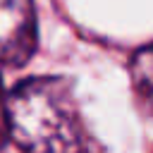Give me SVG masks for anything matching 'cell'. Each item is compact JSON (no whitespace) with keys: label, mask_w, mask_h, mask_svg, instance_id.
Segmentation results:
<instances>
[{"label":"cell","mask_w":153,"mask_h":153,"mask_svg":"<svg viewBox=\"0 0 153 153\" xmlns=\"http://www.w3.org/2000/svg\"><path fill=\"white\" fill-rule=\"evenodd\" d=\"M131 81L141 105L153 115V43L141 48L131 60Z\"/></svg>","instance_id":"3957f363"},{"label":"cell","mask_w":153,"mask_h":153,"mask_svg":"<svg viewBox=\"0 0 153 153\" xmlns=\"http://www.w3.org/2000/svg\"><path fill=\"white\" fill-rule=\"evenodd\" d=\"M5 120L22 153H88L72 86L60 76L19 81L5 100Z\"/></svg>","instance_id":"6da1fadb"},{"label":"cell","mask_w":153,"mask_h":153,"mask_svg":"<svg viewBox=\"0 0 153 153\" xmlns=\"http://www.w3.org/2000/svg\"><path fill=\"white\" fill-rule=\"evenodd\" d=\"M5 100H7V96H2V79H0V112L5 110Z\"/></svg>","instance_id":"5b68a950"},{"label":"cell","mask_w":153,"mask_h":153,"mask_svg":"<svg viewBox=\"0 0 153 153\" xmlns=\"http://www.w3.org/2000/svg\"><path fill=\"white\" fill-rule=\"evenodd\" d=\"M33 0H0V65L22 67L36 50Z\"/></svg>","instance_id":"7a4b0ae2"},{"label":"cell","mask_w":153,"mask_h":153,"mask_svg":"<svg viewBox=\"0 0 153 153\" xmlns=\"http://www.w3.org/2000/svg\"><path fill=\"white\" fill-rule=\"evenodd\" d=\"M5 129H7V120L0 117V151H2V146H5Z\"/></svg>","instance_id":"277c9868"}]
</instances>
